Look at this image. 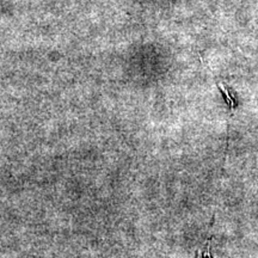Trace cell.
<instances>
[{
  "instance_id": "1",
  "label": "cell",
  "mask_w": 258,
  "mask_h": 258,
  "mask_svg": "<svg viewBox=\"0 0 258 258\" xmlns=\"http://www.w3.org/2000/svg\"><path fill=\"white\" fill-rule=\"evenodd\" d=\"M209 246H211V244H207V246H206V249L202 251V252H199L198 256L196 258H213L212 254H211V250H209Z\"/></svg>"
}]
</instances>
